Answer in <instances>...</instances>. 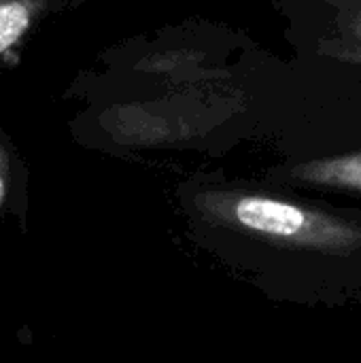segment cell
<instances>
[{
	"label": "cell",
	"mask_w": 361,
	"mask_h": 363,
	"mask_svg": "<svg viewBox=\"0 0 361 363\" xmlns=\"http://www.w3.org/2000/svg\"><path fill=\"white\" fill-rule=\"evenodd\" d=\"M198 245L279 304H361V206L277 185L200 187L187 202Z\"/></svg>",
	"instance_id": "1"
},
{
	"label": "cell",
	"mask_w": 361,
	"mask_h": 363,
	"mask_svg": "<svg viewBox=\"0 0 361 363\" xmlns=\"http://www.w3.org/2000/svg\"><path fill=\"white\" fill-rule=\"evenodd\" d=\"M287 160L268 183L361 202V87L336 94L291 121Z\"/></svg>",
	"instance_id": "2"
},
{
	"label": "cell",
	"mask_w": 361,
	"mask_h": 363,
	"mask_svg": "<svg viewBox=\"0 0 361 363\" xmlns=\"http://www.w3.org/2000/svg\"><path fill=\"white\" fill-rule=\"evenodd\" d=\"M294 21L302 64L361 77V0H294Z\"/></svg>",
	"instance_id": "3"
},
{
	"label": "cell",
	"mask_w": 361,
	"mask_h": 363,
	"mask_svg": "<svg viewBox=\"0 0 361 363\" xmlns=\"http://www.w3.org/2000/svg\"><path fill=\"white\" fill-rule=\"evenodd\" d=\"M30 4L21 0L0 2V53L6 51L30 26Z\"/></svg>",
	"instance_id": "4"
},
{
	"label": "cell",
	"mask_w": 361,
	"mask_h": 363,
	"mask_svg": "<svg viewBox=\"0 0 361 363\" xmlns=\"http://www.w3.org/2000/svg\"><path fill=\"white\" fill-rule=\"evenodd\" d=\"M4 206H6V181H4V172L0 168V217H2Z\"/></svg>",
	"instance_id": "5"
}]
</instances>
